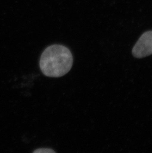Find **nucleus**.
I'll use <instances>...</instances> for the list:
<instances>
[{"label":"nucleus","instance_id":"nucleus-1","mask_svg":"<svg viewBox=\"0 0 152 153\" xmlns=\"http://www.w3.org/2000/svg\"><path fill=\"white\" fill-rule=\"evenodd\" d=\"M73 62L72 53L66 47L51 45L43 52L40 59V68L46 76L59 77L69 72Z\"/></svg>","mask_w":152,"mask_h":153},{"label":"nucleus","instance_id":"nucleus-2","mask_svg":"<svg viewBox=\"0 0 152 153\" xmlns=\"http://www.w3.org/2000/svg\"><path fill=\"white\" fill-rule=\"evenodd\" d=\"M132 54L137 58H142L152 54V31L143 34L132 49Z\"/></svg>","mask_w":152,"mask_h":153},{"label":"nucleus","instance_id":"nucleus-3","mask_svg":"<svg viewBox=\"0 0 152 153\" xmlns=\"http://www.w3.org/2000/svg\"><path fill=\"white\" fill-rule=\"evenodd\" d=\"M34 153H55V151L51 149H47V148H41L38 149L34 151Z\"/></svg>","mask_w":152,"mask_h":153}]
</instances>
